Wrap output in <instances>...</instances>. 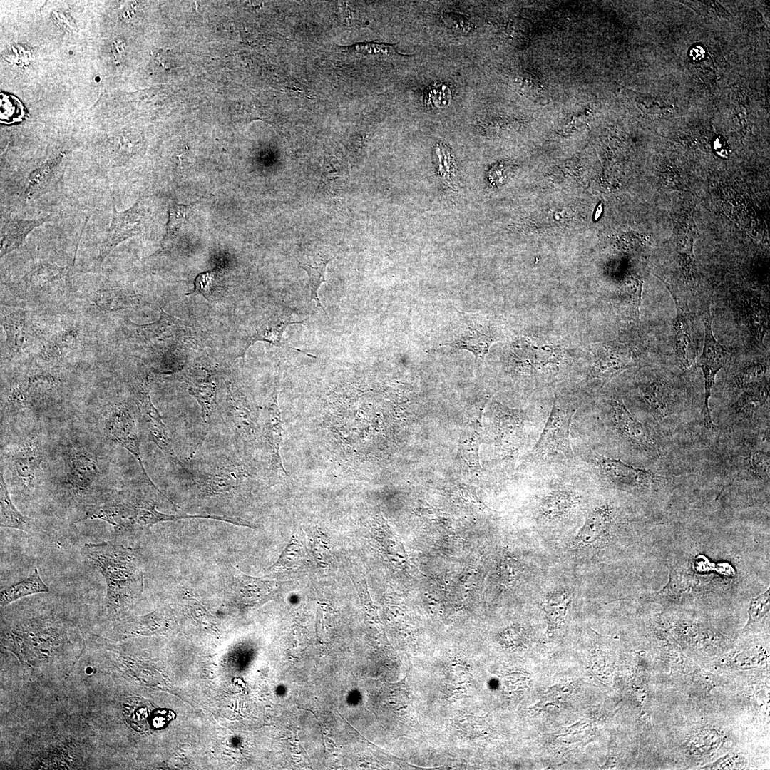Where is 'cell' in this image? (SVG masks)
I'll list each match as a JSON object with an SVG mask.
<instances>
[{"label":"cell","instance_id":"1","mask_svg":"<svg viewBox=\"0 0 770 770\" xmlns=\"http://www.w3.org/2000/svg\"><path fill=\"white\" fill-rule=\"evenodd\" d=\"M85 556L103 575L106 584V605L118 613L141 594L143 575L134 552L112 541L88 543Z\"/></svg>","mask_w":770,"mask_h":770},{"label":"cell","instance_id":"2","mask_svg":"<svg viewBox=\"0 0 770 770\" xmlns=\"http://www.w3.org/2000/svg\"><path fill=\"white\" fill-rule=\"evenodd\" d=\"M85 519L106 521L118 533L147 530L157 523L175 520L176 516L159 512L155 505L140 503L123 496H115L89 506L85 513Z\"/></svg>","mask_w":770,"mask_h":770},{"label":"cell","instance_id":"3","mask_svg":"<svg viewBox=\"0 0 770 770\" xmlns=\"http://www.w3.org/2000/svg\"><path fill=\"white\" fill-rule=\"evenodd\" d=\"M575 411L570 405L560 401L557 396L538 441L532 449L533 456L538 460H548L555 457L569 458L573 456L570 442V426Z\"/></svg>","mask_w":770,"mask_h":770},{"label":"cell","instance_id":"4","mask_svg":"<svg viewBox=\"0 0 770 770\" xmlns=\"http://www.w3.org/2000/svg\"><path fill=\"white\" fill-rule=\"evenodd\" d=\"M43 458L42 440L37 433L22 437L10 453L9 468L14 483L26 498L34 495L40 481Z\"/></svg>","mask_w":770,"mask_h":770},{"label":"cell","instance_id":"5","mask_svg":"<svg viewBox=\"0 0 770 770\" xmlns=\"http://www.w3.org/2000/svg\"><path fill=\"white\" fill-rule=\"evenodd\" d=\"M103 431L108 438L123 446L135 458L148 483L163 494L144 467L135 417L127 404L115 403L108 409L103 419Z\"/></svg>","mask_w":770,"mask_h":770},{"label":"cell","instance_id":"6","mask_svg":"<svg viewBox=\"0 0 770 770\" xmlns=\"http://www.w3.org/2000/svg\"><path fill=\"white\" fill-rule=\"evenodd\" d=\"M100 473L94 454L81 446L68 448L64 457L62 483L69 495L81 498L88 494Z\"/></svg>","mask_w":770,"mask_h":770},{"label":"cell","instance_id":"7","mask_svg":"<svg viewBox=\"0 0 770 770\" xmlns=\"http://www.w3.org/2000/svg\"><path fill=\"white\" fill-rule=\"evenodd\" d=\"M713 317L711 310L704 318V340L702 354L697 361V366L702 371L704 379V399L702 410L704 425L708 429H712L714 424L709 410V398L714 384V379L729 358L728 351L714 337L712 329Z\"/></svg>","mask_w":770,"mask_h":770},{"label":"cell","instance_id":"8","mask_svg":"<svg viewBox=\"0 0 770 770\" xmlns=\"http://www.w3.org/2000/svg\"><path fill=\"white\" fill-rule=\"evenodd\" d=\"M150 384L147 379H138L134 385V395L149 438L160 449L174 466L185 470L180 461L170 439L165 425L152 403Z\"/></svg>","mask_w":770,"mask_h":770},{"label":"cell","instance_id":"9","mask_svg":"<svg viewBox=\"0 0 770 770\" xmlns=\"http://www.w3.org/2000/svg\"><path fill=\"white\" fill-rule=\"evenodd\" d=\"M463 319L451 339L443 345L466 349L473 354L476 359H483L490 346L497 340L496 334L473 316L466 315Z\"/></svg>","mask_w":770,"mask_h":770},{"label":"cell","instance_id":"10","mask_svg":"<svg viewBox=\"0 0 770 770\" xmlns=\"http://www.w3.org/2000/svg\"><path fill=\"white\" fill-rule=\"evenodd\" d=\"M192 475L201 488L216 494L232 490L242 481L245 472L241 466L226 459L203 466Z\"/></svg>","mask_w":770,"mask_h":770},{"label":"cell","instance_id":"11","mask_svg":"<svg viewBox=\"0 0 770 770\" xmlns=\"http://www.w3.org/2000/svg\"><path fill=\"white\" fill-rule=\"evenodd\" d=\"M592 465L612 481L628 485L660 483L665 478L641 468L635 467L620 459L605 457L596 452L591 454Z\"/></svg>","mask_w":770,"mask_h":770},{"label":"cell","instance_id":"12","mask_svg":"<svg viewBox=\"0 0 770 770\" xmlns=\"http://www.w3.org/2000/svg\"><path fill=\"white\" fill-rule=\"evenodd\" d=\"M143 216V209L139 204L114 215L107 237L100 247V264L119 243L140 232Z\"/></svg>","mask_w":770,"mask_h":770},{"label":"cell","instance_id":"13","mask_svg":"<svg viewBox=\"0 0 770 770\" xmlns=\"http://www.w3.org/2000/svg\"><path fill=\"white\" fill-rule=\"evenodd\" d=\"M631 363V354L623 346L605 344L597 351L588 379H598L605 384L630 368Z\"/></svg>","mask_w":770,"mask_h":770},{"label":"cell","instance_id":"14","mask_svg":"<svg viewBox=\"0 0 770 770\" xmlns=\"http://www.w3.org/2000/svg\"><path fill=\"white\" fill-rule=\"evenodd\" d=\"M610 416L617 431L631 443L650 448L652 441L645 426L628 410L620 399H614L610 404Z\"/></svg>","mask_w":770,"mask_h":770},{"label":"cell","instance_id":"15","mask_svg":"<svg viewBox=\"0 0 770 770\" xmlns=\"http://www.w3.org/2000/svg\"><path fill=\"white\" fill-rule=\"evenodd\" d=\"M184 381L188 392L198 401L204 421L210 423L217 409L215 376L207 371H190L184 376Z\"/></svg>","mask_w":770,"mask_h":770},{"label":"cell","instance_id":"16","mask_svg":"<svg viewBox=\"0 0 770 770\" xmlns=\"http://www.w3.org/2000/svg\"><path fill=\"white\" fill-rule=\"evenodd\" d=\"M673 298L676 316L673 322L672 346L675 356L684 366H689V356L693 345L692 326L691 319L679 303L677 295L667 285Z\"/></svg>","mask_w":770,"mask_h":770},{"label":"cell","instance_id":"17","mask_svg":"<svg viewBox=\"0 0 770 770\" xmlns=\"http://www.w3.org/2000/svg\"><path fill=\"white\" fill-rule=\"evenodd\" d=\"M265 436L270 450V460L272 468L287 475L282 466L280 456V446L282 439V426L281 414L277 401V388L275 385L272 399L267 406V417L265 423Z\"/></svg>","mask_w":770,"mask_h":770},{"label":"cell","instance_id":"18","mask_svg":"<svg viewBox=\"0 0 770 770\" xmlns=\"http://www.w3.org/2000/svg\"><path fill=\"white\" fill-rule=\"evenodd\" d=\"M0 508L1 528H14L31 534L37 531L35 523L19 511L12 502L2 471L0 480Z\"/></svg>","mask_w":770,"mask_h":770},{"label":"cell","instance_id":"19","mask_svg":"<svg viewBox=\"0 0 770 770\" xmlns=\"http://www.w3.org/2000/svg\"><path fill=\"white\" fill-rule=\"evenodd\" d=\"M291 319H292L289 317L282 316L279 318L271 317L262 322L245 340L242 357H244L248 347L257 341L266 342L277 346H282L281 339L285 328L292 324L302 323V322Z\"/></svg>","mask_w":770,"mask_h":770},{"label":"cell","instance_id":"20","mask_svg":"<svg viewBox=\"0 0 770 770\" xmlns=\"http://www.w3.org/2000/svg\"><path fill=\"white\" fill-rule=\"evenodd\" d=\"M227 414L237 433L245 442L253 431V420L245 399L233 389L227 397Z\"/></svg>","mask_w":770,"mask_h":770},{"label":"cell","instance_id":"21","mask_svg":"<svg viewBox=\"0 0 770 770\" xmlns=\"http://www.w3.org/2000/svg\"><path fill=\"white\" fill-rule=\"evenodd\" d=\"M610 510L607 505L600 506L587 516L582 527L574 539L576 545H586L596 541L607 530Z\"/></svg>","mask_w":770,"mask_h":770},{"label":"cell","instance_id":"22","mask_svg":"<svg viewBox=\"0 0 770 770\" xmlns=\"http://www.w3.org/2000/svg\"><path fill=\"white\" fill-rule=\"evenodd\" d=\"M49 587L42 580L38 570L36 568L28 578L11 585L1 591V606H6L24 597L48 592Z\"/></svg>","mask_w":770,"mask_h":770},{"label":"cell","instance_id":"23","mask_svg":"<svg viewBox=\"0 0 770 770\" xmlns=\"http://www.w3.org/2000/svg\"><path fill=\"white\" fill-rule=\"evenodd\" d=\"M334 257L316 256L313 259L307 257L298 260L299 266L306 271L309 277L308 289L312 299L314 300L317 307L321 308L326 315V311L322 305L318 296V289L321 284L326 281L325 273L328 263Z\"/></svg>","mask_w":770,"mask_h":770},{"label":"cell","instance_id":"24","mask_svg":"<svg viewBox=\"0 0 770 770\" xmlns=\"http://www.w3.org/2000/svg\"><path fill=\"white\" fill-rule=\"evenodd\" d=\"M38 224L36 220H13L8 222L2 230L1 257L17 248L28 233Z\"/></svg>","mask_w":770,"mask_h":770},{"label":"cell","instance_id":"25","mask_svg":"<svg viewBox=\"0 0 770 770\" xmlns=\"http://www.w3.org/2000/svg\"><path fill=\"white\" fill-rule=\"evenodd\" d=\"M769 397L766 379L756 384L743 389V394L738 402V409L750 413L762 406Z\"/></svg>","mask_w":770,"mask_h":770},{"label":"cell","instance_id":"26","mask_svg":"<svg viewBox=\"0 0 770 770\" xmlns=\"http://www.w3.org/2000/svg\"><path fill=\"white\" fill-rule=\"evenodd\" d=\"M32 397L29 391L27 381L13 383L9 390L4 404L7 413H16L21 409L31 408Z\"/></svg>","mask_w":770,"mask_h":770},{"label":"cell","instance_id":"27","mask_svg":"<svg viewBox=\"0 0 770 770\" xmlns=\"http://www.w3.org/2000/svg\"><path fill=\"white\" fill-rule=\"evenodd\" d=\"M642 395L645 402L655 414L660 417L666 416L667 396L663 384L654 381L646 385L642 389Z\"/></svg>","mask_w":770,"mask_h":770},{"label":"cell","instance_id":"28","mask_svg":"<svg viewBox=\"0 0 770 770\" xmlns=\"http://www.w3.org/2000/svg\"><path fill=\"white\" fill-rule=\"evenodd\" d=\"M572 597V592L568 591L559 592L542 602L540 607L546 612L550 620L558 624L564 618Z\"/></svg>","mask_w":770,"mask_h":770},{"label":"cell","instance_id":"29","mask_svg":"<svg viewBox=\"0 0 770 770\" xmlns=\"http://www.w3.org/2000/svg\"><path fill=\"white\" fill-rule=\"evenodd\" d=\"M188 211L189 206L187 205L175 203L170 206L167 232L163 241V247L168 245L172 238L181 233L183 230H185L188 222L186 216Z\"/></svg>","mask_w":770,"mask_h":770},{"label":"cell","instance_id":"30","mask_svg":"<svg viewBox=\"0 0 770 770\" xmlns=\"http://www.w3.org/2000/svg\"><path fill=\"white\" fill-rule=\"evenodd\" d=\"M2 326L6 334V343L13 351L20 350L25 337L23 320L19 316L9 314L2 319Z\"/></svg>","mask_w":770,"mask_h":770},{"label":"cell","instance_id":"31","mask_svg":"<svg viewBox=\"0 0 770 770\" xmlns=\"http://www.w3.org/2000/svg\"><path fill=\"white\" fill-rule=\"evenodd\" d=\"M573 497L565 491H560L547 496L541 503L542 513L548 517L561 515L573 505Z\"/></svg>","mask_w":770,"mask_h":770},{"label":"cell","instance_id":"32","mask_svg":"<svg viewBox=\"0 0 770 770\" xmlns=\"http://www.w3.org/2000/svg\"><path fill=\"white\" fill-rule=\"evenodd\" d=\"M766 366L760 362H753L744 366L736 376V384L741 389L756 384L764 380Z\"/></svg>","mask_w":770,"mask_h":770},{"label":"cell","instance_id":"33","mask_svg":"<svg viewBox=\"0 0 770 770\" xmlns=\"http://www.w3.org/2000/svg\"><path fill=\"white\" fill-rule=\"evenodd\" d=\"M343 178L344 174L335 163H326L322 169L319 188L331 192L342 190Z\"/></svg>","mask_w":770,"mask_h":770},{"label":"cell","instance_id":"34","mask_svg":"<svg viewBox=\"0 0 770 770\" xmlns=\"http://www.w3.org/2000/svg\"><path fill=\"white\" fill-rule=\"evenodd\" d=\"M769 587L764 593L751 600L748 610L749 620L741 630L743 632L750 625L760 620L769 610L770 595Z\"/></svg>","mask_w":770,"mask_h":770},{"label":"cell","instance_id":"35","mask_svg":"<svg viewBox=\"0 0 770 770\" xmlns=\"http://www.w3.org/2000/svg\"><path fill=\"white\" fill-rule=\"evenodd\" d=\"M346 50L363 55L389 56L396 53L393 45L379 43H359L347 46Z\"/></svg>","mask_w":770,"mask_h":770},{"label":"cell","instance_id":"36","mask_svg":"<svg viewBox=\"0 0 770 770\" xmlns=\"http://www.w3.org/2000/svg\"><path fill=\"white\" fill-rule=\"evenodd\" d=\"M96 304L102 309L109 311L123 308L127 303L126 295L117 291L107 290L96 296Z\"/></svg>","mask_w":770,"mask_h":770},{"label":"cell","instance_id":"37","mask_svg":"<svg viewBox=\"0 0 770 770\" xmlns=\"http://www.w3.org/2000/svg\"><path fill=\"white\" fill-rule=\"evenodd\" d=\"M61 273V269L51 265L41 266L29 274L28 281L30 284L36 288L42 287L48 282L53 281L57 274Z\"/></svg>","mask_w":770,"mask_h":770},{"label":"cell","instance_id":"38","mask_svg":"<svg viewBox=\"0 0 770 770\" xmlns=\"http://www.w3.org/2000/svg\"><path fill=\"white\" fill-rule=\"evenodd\" d=\"M750 465L754 473L761 478L769 479V455L763 451L753 452L749 458Z\"/></svg>","mask_w":770,"mask_h":770},{"label":"cell","instance_id":"39","mask_svg":"<svg viewBox=\"0 0 770 770\" xmlns=\"http://www.w3.org/2000/svg\"><path fill=\"white\" fill-rule=\"evenodd\" d=\"M215 272H206L200 274L195 280V290L209 300V297L214 291Z\"/></svg>","mask_w":770,"mask_h":770},{"label":"cell","instance_id":"40","mask_svg":"<svg viewBox=\"0 0 770 770\" xmlns=\"http://www.w3.org/2000/svg\"><path fill=\"white\" fill-rule=\"evenodd\" d=\"M451 98V92L448 87L442 84L435 86L429 93L428 100L433 103L434 106L443 108Z\"/></svg>","mask_w":770,"mask_h":770},{"label":"cell","instance_id":"41","mask_svg":"<svg viewBox=\"0 0 770 770\" xmlns=\"http://www.w3.org/2000/svg\"><path fill=\"white\" fill-rule=\"evenodd\" d=\"M152 56L158 66L165 70L170 69L175 65L174 56L168 50H153L152 51Z\"/></svg>","mask_w":770,"mask_h":770},{"label":"cell","instance_id":"42","mask_svg":"<svg viewBox=\"0 0 770 770\" xmlns=\"http://www.w3.org/2000/svg\"><path fill=\"white\" fill-rule=\"evenodd\" d=\"M11 54H15V56L9 55V56L11 57L12 59H14L13 62L16 64L20 63L19 58L21 59V64L24 65H26L29 62L31 58L30 51L25 47H22L21 46H14L13 48H11Z\"/></svg>","mask_w":770,"mask_h":770},{"label":"cell","instance_id":"43","mask_svg":"<svg viewBox=\"0 0 770 770\" xmlns=\"http://www.w3.org/2000/svg\"><path fill=\"white\" fill-rule=\"evenodd\" d=\"M111 51L116 63L123 59L125 52V43L123 40L115 39L113 41Z\"/></svg>","mask_w":770,"mask_h":770},{"label":"cell","instance_id":"44","mask_svg":"<svg viewBox=\"0 0 770 770\" xmlns=\"http://www.w3.org/2000/svg\"><path fill=\"white\" fill-rule=\"evenodd\" d=\"M689 55L694 60H701L705 56V51L701 46H697L691 49Z\"/></svg>","mask_w":770,"mask_h":770}]
</instances>
